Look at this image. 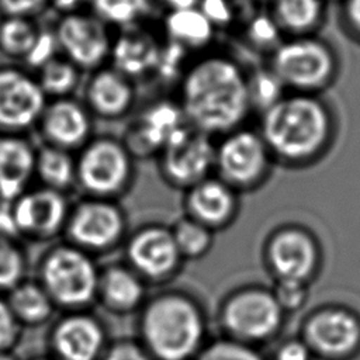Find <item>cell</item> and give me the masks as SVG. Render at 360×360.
I'll return each instance as SVG.
<instances>
[{
	"mask_svg": "<svg viewBox=\"0 0 360 360\" xmlns=\"http://www.w3.org/2000/svg\"><path fill=\"white\" fill-rule=\"evenodd\" d=\"M176 100L188 125L212 138L221 136L245 125L253 112L249 70L229 53L201 52L181 75Z\"/></svg>",
	"mask_w": 360,
	"mask_h": 360,
	"instance_id": "6da1fadb",
	"label": "cell"
},
{
	"mask_svg": "<svg viewBox=\"0 0 360 360\" xmlns=\"http://www.w3.org/2000/svg\"><path fill=\"white\" fill-rule=\"evenodd\" d=\"M259 115L257 129L271 156L284 162H309L333 138V111L321 94L285 91Z\"/></svg>",
	"mask_w": 360,
	"mask_h": 360,
	"instance_id": "7a4b0ae2",
	"label": "cell"
},
{
	"mask_svg": "<svg viewBox=\"0 0 360 360\" xmlns=\"http://www.w3.org/2000/svg\"><path fill=\"white\" fill-rule=\"evenodd\" d=\"M267 66L287 91L321 94L336 79L338 56L319 34L284 37L269 53Z\"/></svg>",
	"mask_w": 360,
	"mask_h": 360,
	"instance_id": "3957f363",
	"label": "cell"
},
{
	"mask_svg": "<svg viewBox=\"0 0 360 360\" xmlns=\"http://www.w3.org/2000/svg\"><path fill=\"white\" fill-rule=\"evenodd\" d=\"M143 335L159 359L184 360L200 345L201 316L184 298L163 297L148 308L143 318Z\"/></svg>",
	"mask_w": 360,
	"mask_h": 360,
	"instance_id": "277c9868",
	"label": "cell"
},
{
	"mask_svg": "<svg viewBox=\"0 0 360 360\" xmlns=\"http://www.w3.org/2000/svg\"><path fill=\"white\" fill-rule=\"evenodd\" d=\"M60 55L82 72H93L108 65L112 32L93 11L84 10L60 15L53 27Z\"/></svg>",
	"mask_w": 360,
	"mask_h": 360,
	"instance_id": "5b68a950",
	"label": "cell"
},
{
	"mask_svg": "<svg viewBox=\"0 0 360 360\" xmlns=\"http://www.w3.org/2000/svg\"><path fill=\"white\" fill-rule=\"evenodd\" d=\"M42 277L49 297L68 307L89 302L97 288V273L91 260L72 248L51 252L44 262Z\"/></svg>",
	"mask_w": 360,
	"mask_h": 360,
	"instance_id": "8992f818",
	"label": "cell"
},
{
	"mask_svg": "<svg viewBox=\"0 0 360 360\" xmlns=\"http://www.w3.org/2000/svg\"><path fill=\"white\" fill-rule=\"evenodd\" d=\"M48 101L34 75L0 66V134H21L38 125Z\"/></svg>",
	"mask_w": 360,
	"mask_h": 360,
	"instance_id": "52a82bcc",
	"label": "cell"
},
{
	"mask_svg": "<svg viewBox=\"0 0 360 360\" xmlns=\"http://www.w3.org/2000/svg\"><path fill=\"white\" fill-rule=\"evenodd\" d=\"M270 158L259 129L246 124L221 135L215 143V166L228 183H255L267 170Z\"/></svg>",
	"mask_w": 360,
	"mask_h": 360,
	"instance_id": "ba28073f",
	"label": "cell"
},
{
	"mask_svg": "<svg viewBox=\"0 0 360 360\" xmlns=\"http://www.w3.org/2000/svg\"><path fill=\"white\" fill-rule=\"evenodd\" d=\"M131 153L114 138L90 139L76 162V176L93 193L117 191L129 177Z\"/></svg>",
	"mask_w": 360,
	"mask_h": 360,
	"instance_id": "9c48e42d",
	"label": "cell"
},
{
	"mask_svg": "<svg viewBox=\"0 0 360 360\" xmlns=\"http://www.w3.org/2000/svg\"><path fill=\"white\" fill-rule=\"evenodd\" d=\"M162 167L170 180L180 184H197L215 166L212 136L184 124L160 150Z\"/></svg>",
	"mask_w": 360,
	"mask_h": 360,
	"instance_id": "30bf717a",
	"label": "cell"
},
{
	"mask_svg": "<svg viewBox=\"0 0 360 360\" xmlns=\"http://www.w3.org/2000/svg\"><path fill=\"white\" fill-rule=\"evenodd\" d=\"M162 46V34H156L146 22L121 28L112 38L108 65L136 83L155 76Z\"/></svg>",
	"mask_w": 360,
	"mask_h": 360,
	"instance_id": "8fae6325",
	"label": "cell"
},
{
	"mask_svg": "<svg viewBox=\"0 0 360 360\" xmlns=\"http://www.w3.org/2000/svg\"><path fill=\"white\" fill-rule=\"evenodd\" d=\"M184 124L187 122L176 98L150 101L128 127L124 145L131 155L160 152L173 134Z\"/></svg>",
	"mask_w": 360,
	"mask_h": 360,
	"instance_id": "7c38bea8",
	"label": "cell"
},
{
	"mask_svg": "<svg viewBox=\"0 0 360 360\" xmlns=\"http://www.w3.org/2000/svg\"><path fill=\"white\" fill-rule=\"evenodd\" d=\"M38 128L48 145L66 150L83 148L90 141L93 114L77 98H52L38 121Z\"/></svg>",
	"mask_w": 360,
	"mask_h": 360,
	"instance_id": "4fadbf2b",
	"label": "cell"
},
{
	"mask_svg": "<svg viewBox=\"0 0 360 360\" xmlns=\"http://www.w3.org/2000/svg\"><path fill=\"white\" fill-rule=\"evenodd\" d=\"M83 103L93 117L118 120L128 115L136 103L135 82L111 65L90 72L83 89Z\"/></svg>",
	"mask_w": 360,
	"mask_h": 360,
	"instance_id": "5bb4252c",
	"label": "cell"
},
{
	"mask_svg": "<svg viewBox=\"0 0 360 360\" xmlns=\"http://www.w3.org/2000/svg\"><path fill=\"white\" fill-rule=\"evenodd\" d=\"M228 329L242 339L256 340L273 333L281 319V307L274 295L248 291L233 297L224 314Z\"/></svg>",
	"mask_w": 360,
	"mask_h": 360,
	"instance_id": "9a60e30c",
	"label": "cell"
},
{
	"mask_svg": "<svg viewBox=\"0 0 360 360\" xmlns=\"http://www.w3.org/2000/svg\"><path fill=\"white\" fill-rule=\"evenodd\" d=\"M13 212L18 231L48 236L62 225L66 204L58 190L42 188L20 195L13 205Z\"/></svg>",
	"mask_w": 360,
	"mask_h": 360,
	"instance_id": "2e32d148",
	"label": "cell"
},
{
	"mask_svg": "<svg viewBox=\"0 0 360 360\" xmlns=\"http://www.w3.org/2000/svg\"><path fill=\"white\" fill-rule=\"evenodd\" d=\"M37 150L20 134H0V198L15 201L35 172Z\"/></svg>",
	"mask_w": 360,
	"mask_h": 360,
	"instance_id": "e0dca14e",
	"label": "cell"
},
{
	"mask_svg": "<svg viewBox=\"0 0 360 360\" xmlns=\"http://www.w3.org/2000/svg\"><path fill=\"white\" fill-rule=\"evenodd\" d=\"M69 231L72 238L83 246L93 249L105 248L120 235L121 217L108 204L89 202L75 212Z\"/></svg>",
	"mask_w": 360,
	"mask_h": 360,
	"instance_id": "ac0fdd59",
	"label": "cell"
},
{
	"mask_svg": "<svg viewBox=\"0 0 360 360\" xmlns=\"http://www.w3.org/2000/svg\"><path fill=\"white\" fill-rule=\"evenodd\" d=\"M217 28L197 7L169 10L162 22V37L191 53L205 52L211 45Z\"/></svg>",
	"mask_w": 360,
	"mask_h": 360,
	"instance_id": "d6986e66",
	"label": "cell"
},
{
	"mask_svg": "<svg viewBox=\"0 0 360 360\" xmlns=\"http://www.w3.org/2000/svg\"><path fill=\"white\" fill-rule=\"evenodd\" d=\"M360 336L356 319L342 311H328L315 315L307 325L308 342L325 354L350 352Z\"/></svg>",
	"mask_w": 360,
	"mask_h": 360,
	"instance_id": "ffe728a7",
	"label": "cell"
},
{
	"mask_svg": "<svg viewBox=\"0 0 360 360\" xmlns=\"http://www.w3.org/2000/svg\"><path fill=\"white\" fill-rule=\"evenodd\" d=\"M180 252L173 233L153 228L136 235L129 245V259L134 266L148 276H163L173 270Z\"/></svg>",
	"mask_w": 360,
	"mask_h": 360,
	"instance_id": "44dd1931",
	"label": "cell"
},
{
	"mask_svg": "<svg viewBox=\"0 0 360 360\" xmlns=\"http://www.w3.org/2000/svg\"><path fill=\"white\" fill-rule=\"evenodd\" d=\"M270 260L280 280L304 281L315 266L316 252L308 236L288 231L273 240Z\"/></svg>",
	"mask_w": 360,
	"mask_h": 360,
	"instance_id": "7402d4cb",
	"label": "cell"
},
{
	"mask_svg": "<svg viewBox=\"0 0 360 360\" xmlns=\"http://www.w3.org/2000/svg\"><path fill=\"white\" fill-rule=\"evenodd\" d=\"M53 342L63 360H94L103 346V332L89 316H69L58 325Z\"/></svg>",
	"mask_w": 360,
	"mask_h": 360,
	"instance_id": "603a6c76",
	"label": "cell"
},
{
	"mask_svg": "<svg viewBox=\"0 0 360 360\" xmlns=\"http://www.w3.org/2000/svg\"><path fill=\"white\" fill-rule=\"evenodd\" d=\"M328 0H269L267 10L284 37L318 34Z\"/></svg>",
	"mask_w": 360,
	"mask_h": 360,
	"instance_id": "cb8c5ba5",
	"label": "cell"
},
{
	"mask_svg": "<svg viewBox=\"0 0 360 360\" xmlns=\"http://www.w3.org/2000/svg\"><path fill=\"white\" fill-rule=\"evenodd\" d=\"M190 207L198 219L217 224L228 218L233 208V195L229 187L219 180H201L190 195Z\"/></svg>",
	"mask_w": 360,
	"mask_h": 360,
	"instance_id": "d4e9b609",
	"label": "cell"
},
{
	"mask_svg": "<svg viewBox=\"0 0 360 360\" xmlns=\"http://www.w3.org/2000/svg\"><path fill=\"white\" fill-rule=\"evenodd\" d=\"M156 0H90V11L111 28L146 22Z\"/></svg>",
	"mask_w": 360,
	"mask_h": 360,
	"instance_id": "484cf974",
	"label": "cell"
},
{
	"mask_svg": "<svg viewBox=\"0 0 360 360\" xmlns=\"http://www.w3.org/2000/svg\"><path fill=\"white\" fill-rule=\"evenodd\" d=\"M41 27L31 17L1 15L0 52L13 59L24 60L34 46Z\"/></svg>",
	"mask_w": 360,
	"mask_h": 360,
	"instance_id": "4316f807",
	"label": "cell"
},
{
	"mask_svg": "<svg viewBox=\"0 0 360 360\" xmlns=\"http://www.w3.org/2000/svg\"><path fill=\"white\" fill-rule=\"evenodd\" d=\"M82 70L66 59L58 55L46 65L37 70V80L49 100L72 97V93L79 87L82 80Z\"/></svg>",
	"mask_w": 360,
	"mask_h": 360,
	"instance_id": "83f0119b",
	"label": "cell"
},
{
	"mask_svg": "<svg viewBox=\"0 0 360 360\" xmlns=\"http://www.w3.org/2000/svg\"><path fill=\"white\" fill-rule=\"evenodd\" d=\"M35 172L48 188L59 190L69 186L75 179L76 162L70 156V150L46 145L37 152Z\"/></svg>",
	"mask_w": 360,
	"mask_h": 360,
	"instance_id": "f1b7e54d",
	"label": "cell"
},
{
	"mask_svg": "<svg viewBox=\"0 0 360 360\" xmlns=\"http://www.w3.org/2000/svg\"><path fill=\"white\" fill-rule=\"evenodd\" d=\"M8 305L17 319L39 323L52 312V298L44 287L32 283L17 284L10 295Z\"/></svg>",
	"mask_w": 360,
	"mask_h": 360,
	"instance_id": "f546056e",
	"label": "cell"
},
{
	"mask_svg": "<svg viewBox=\"0 0 360 360\" xmlns=\"http://www.w3.org/2000/svg\"><path fill=\"white\" fill-rule=\"evenodd\" d=\"M103 291L107 301L117 308H132L143 294L139 280L122 269H112L105 274Z\"/></svg>",
	"mask_w": 360,
	"mask_h": 360,
	"instance_id": "4dcf8cb0",
	"label": "cell"
},
{
	"mask_svg": "<svg viewBox=\"0 0 360 360\" xmlns=\"http://www.w3.org/2000/svg\"><path fill=\"white\" fill-rule=\"evenodd\" d=\"M287 90L277 76L266 65L262 69L249 72V93L253 111H264L274 104Z\"/></svg>",
	"mask_w": 360,
	"mask_h": 360,
	"instance_id": "1f68e13d",
	"label": "cell"
},
{
	"mask_svg": "<svg viewBox=\"0 0 360 360\" xmlns=\"http://www.w3.org/2000/svg\"><path fill=\"white\" fill-rule=\"evenodd\" d=\"M245 38L250 48L270 53L284 38L274 18L266 11L255 13L245 24Z\"/></svg>",
	"mask_w": 360,
	"mask_h": 360,
	"instance_id": "d6a6232c",
	"label": "cell"
},
{
	"mask_svg": "<svg viewBox=\"0 0 360 360\" xmlns=\"http://www.w3.org/2000/svg\"><path fill=\"white\" fill-rule=\"evenodd\" d=\"M174 242L180 255L195 257L202 255L211 243V235L208 229L194 221H181L173 233Z\"/></svg>",
	"mask_w": 360,
	"mask_h": 360,
	"instance_id": "836d02e7",
	"label": "cell"
},
{
	"mask_svg": "<svg viewBox=\"0 0 360 360\" xmlns=\"http://www.w3.org/2000/svg\"><path fill=\"white\" fill-rule=\"evenodd\" d=\"M24 260L20 250L4 236H0V288H14L20 284Z\"/></svg>",
	"mask_w": 360,
	"mask_h": 360,
	"instance_id": "e575fe53",
	"label": "cell"
},
{
	"mask_svg": "<svg viewBox=\"0 0 360 360\" xmlns=\"http://www.w3.org/2000/svg\"><path fill=\"white\" fill-rule=\"evenodd\" d=\"M58 55H60V51L53 28H41L34 46L24 59V63L28 68L38 70Z\"/></svg>",
	"mask_w": 360,
	"mask_h": 360,
	"instance_id": "d590c367",
	"label": "cell"
},
{
	"mask_svg": "<svg viewBox=\"0 0 360 360\" xmlns=\"http://www.w3.org/2000/svg\"><path fill=\"white\" fill-rule=\"evenodd\" d=\"M198 360H262L252 349L235 342H218L211 345Z\"/></svg>",
	"mask_w": 360,
	"mask_h": 360,
	"instance_id": "8d00e7d4",
	"label": "cell"
},
{
	"mask_svg": "<svg viewBox=\"0 0 360 360\" xmlns=\"http://www.w3.org/2000/svg\"><path fill=\"white\" fill-rule=\"evenodd\" d=\"M198 8L217 28L228 27L236 17L235 4L232 0H200Z\"/></svg>",
	"mask_w": 360,
	"mask_h": 360,
	"instance_id": "74e56055",
	"label": "cell"
},
{
	"mask_svg": "<svg viewBox=\"0 0 360 360\" xmlns=\"http://www.w3.org/2000/svg\"><path fill=\"white\" fill-rule=\"evenodd\" d=\"M274 298L277 300V302L281 308H287V309L298 308L302 304V301L305 300L304 281L281 278L276 288Z\"/></svg>",
	"mask_w": 360,
	"mask_h": 360,
	"instance_id": "f35d334b",
	"label": "cell"
},
{
	"mask_svg": "<svg viewBox=\"0 0 360 360\" xmlns=\"http://www.w3.org/2000/svg\"><path fill=\"white\" fill-rule=\"evenodd\" d=\"M46 6L49 0H0V14L32 18Z\"/></svg>",
	"mask_w": 360,
	"mask_h": 360,
	"instance_id": "ab89813d",
	"label": "cell"
},
{
	"mask_svg": "<svg viewBox=\"0 0 360 360\" xmlns=\"http://www.w3.org/2000/svg\"><path fill=\"white\" fill-rule=\"evenodd\" d=\"M17 321L8 302L0 300V350H6L14 343L18 332Z\"/></svg>",
	"mask_w": 360,
	"mask_h": 360,
	"instance_id": "60d3db41",
	"label": "cell"
},
{
	"mask_svg": "<svg viewBox=\"0 0 360 360\" xmlns=\"http://www.w3.org/2000/svg\"><path fill=\"white\" fill-rule=\"evenodd\" d=\"M340 14L345 24L360 35V0H343Z\"/></svg>",
	"mask_w": 360,
	"mask_h": 360,
	"instance_id": "b9f144b4",
	"label": "cell"
},
{
	"mask_svg": "<svg viewBox=\"0 0 360 360\" xmlns=\"http://www.w3.org/2000/svg\"><path fill=\"white\" fill-rule=\"evenodd\" d=\"M277 360H309V350L304 343L292 340L280 347Z\"/></svg>",
	"mask_w": 360,
	"mask_h": 360,
	"instance_id": "7bdbcfd3",
	"label": "cell"
},
{
	"mask_svg": "<svg viewBox=\"0 0 360 360\" xmlns=\"http://www.w3.org/2000/svg\"><path fill=\"white\" fill-rule=\"evenodd\" d=\"M49 6L59 15H68L72 13L90 10V0H49Z\"/></svg>",
	"mask_w": 360,
	"mask_h": 360,
	"instance_id": "ee69618b",
	"label": "cell"
},
{
	"mask_svg": "<svg viewBox=\"0 0 360 360\" xmlns=\"http://www.w3.org/2000/svg\"><path fill=\"white\" fill-rule=\"evenodd\" d=\"M105 360H149L148 356L132 345H120L110 350Z\"/></svg>",
	"mask_w": 360,
	"mask_h": 360,
	"instance_id": "f6af8a7d",
	"label": "cell"
},
{
	"mask_svg": "<svg viewBox=\"0 0 360 360\" xmlns=\"http://www.w3.org/2000/svg\"><path fill=\"white\" fill-rule=\"evenodd\" d=\"M0 360H14L8 353H6V350H0Z\"/></svg>",
	"mask_w": 360,
	"mask_h": 360,
	"instance_id": "bcb514c9",
	"label": "cell"
},
{
	"mask_svg": "<svg viewBox=\"0 0 360 360\" xmlns=\"http://www.w3.org/2000/svg\"><path fill=\"white\" fill-rule=\"evenodd\" d=\"M264 1H269V0H264Z\"/></svg>",
	"mask_w": 360,
	"mask_h": 360,
	"instance_id": "7dc6e473",
	"label": "cell"
}]
</instances>
